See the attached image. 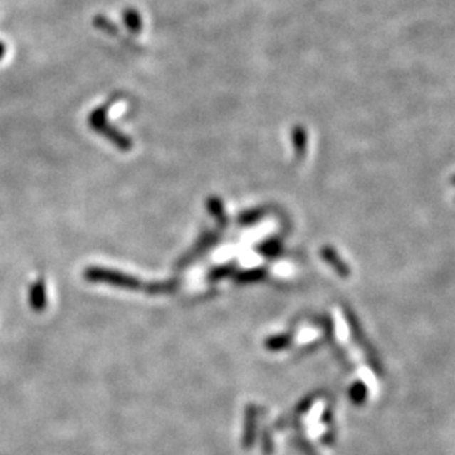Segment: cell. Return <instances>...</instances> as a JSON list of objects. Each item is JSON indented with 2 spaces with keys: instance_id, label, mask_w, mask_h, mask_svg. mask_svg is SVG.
<instances>
[{
  "instance_id": "6da1fadb",
  "label": "cell",
  "mask_w": 455,
  "mask_h": 455,
  "mask_svg": "<svg viewBox=\"0 0 455 455\" xmlns=\"http://www.w3.org/2000/svg\"><path fill=\"white\" fill-rule=\"evenodd\" d=\"M4 53H5V48H4V45H0V58L4 56Z\"/></svg>"
}]
</instances>
